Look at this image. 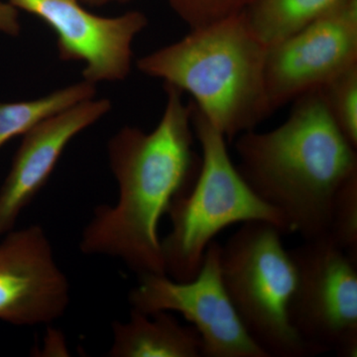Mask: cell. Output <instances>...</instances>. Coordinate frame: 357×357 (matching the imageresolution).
<instances>
[{
    "label": "cell",
    "instance_id": "cell-1",
    "mask_svg": "<svg viewBox=\"0 0 357 357\" xmlns=\"http://www.w3.org/2000/svg\"><path fill=\"white\" fill-rule=\"evenodd\" d=\"M164 86L166 107L153 130L126 126L109 140L119 199L96 208L79 241L84 255L116 258L139 276L166 275L160 220L191 189L201 165L192 151L191 105L180 89Z\"/></svg>",
    "mask_w": 357,
    "mask_h": 357
},
{
    "label": "cell",
    "instance_id": "cell-2",
    "mask_svg": "<svg viewBox=\"0 0 357 357\" xmlns=\"http://www.w3.org/2000/svg\"><path fill=\"white\" fill-rule=\"evenodd\" d=\"M294 102L278 128L237 136L236 168L253 192L281 215L286 234L309 241L328 234L333 199L357 173V153L319 89Z\"/></svg>",
    "mask_w": 357,
    "mask_h": 357
},
{
    "label": "cell",
    "instance_id": "cell-3",
    "mask_svg": "<svg viewBox=\"0 0 357 357\" xmlns=\"http://www.w3.org/2000/svg\"><path fill=\"white\" fill-rule=\"evenodd\" d=\"M137 61L146 76L163 79L232 140L272 114L265 86L267 47L253 34L243 11L215 21Z\"/></svg>",
    "mask_w": 357,
    "mask_h": 357
},
{
    "label": "cell",
    "instance_id": "cell-4",
    "mask_svg": "<svg viewBox=\"0 0 357 357\" xmlns=\"http://www.w3.org/2000/svg\"><path fill=\"white\" fill-rule=\"evenodd\" d=\"M190 105L192 130L202 148L201 165L191 189L171 204L167 215L172 229L161 239L165 273L182 282L198 275L206 248L230 225L270 222L287 234L281 215L253 192L237 170L227 138Z\"/></svg>",
    "mask_w": 357,
    "mask_h": 357
},
{
    "label": "cell",
    "instance_id": "cell-5",
    "mask_svg": "<svg viewBox=\"0 0 357 357\" xmlns=\"http://www.w3.org/2000/svg\"><path fill=\"white\" fill-rule=\"evenodd\" d=\"M282 236L273 223H243L220 246L223 285L246 332L268 357L309 356L289 318L297 274Z\"/></svg>",
    "mask_w": 357,
    "mask_h": 357
},
{
    "label": "cell",
    "instance_id": "cell-6",
    "mask_svg": "<svg viewBox=\"0 0 357 357\" xmlns=\"http://www.w3.org/2000/svg\"><path fill=\"white\" fill-rule=\"evenodd\" d=\"M289 251L297 274L289 318L309 356L356 357V260L328 236Z\"/></svg>",
    "mask_w": 357,
    "mask_h": 357
},
{
    "label": "cell",
    "instance_id": "cell-7",
    "mask_svg": "<svg viewBox=\"0 0 357 357\" xmlns=\"http://www.w3.org/2000/svg\"><path fill=\"white\" fill-rule=\"evenodd\" d=\"M220 246L211 241L192 280L140 275L129 293V304L146 314L162 311L182 314L201 337L203 357H268L246 332L223 285Z\"/></svg>",
    "mask_w": 357,
    "mask_h": 357
},
{
    "label": "cell",
    "instance_id": "cell-8",
    "mask_svg": "<svg viewBox=\"0 0 357 357\" xmlns=\"http://www.w3.org/2000/svg\"><path fill=\"white\" fill-rule=\"evenodd\" d=\"M357 65V0H344L325 15L268 47L264 77L272 112L318 91Z\"/></svg>",
    "mask_w": 357,
    "mask_h": 357
},
{
    "label": "cell",
    "instance_id": "cell-9",
    "mask_svg": "<svg viewBox=\"0 0 357 357\" xmlns=\"http://www.w3.org/2000/svg\"><path fill=\"white\" fill-rule=\"evenodd\" d=\"M44 21L57 37L59 58L84 62V81L121 82L130 74L132 43L148 25L139 11L117 17L89 13L79 0H8Z\"/></svg>",
    "mask_w": 357,
    "mask_h": 357
},
{
    "label": "cell",
    "instance_id": "cell-10",
    "mask_svg": "<svg viewBox=\"0 0 357 357\" xmlns=\"http://www.w3.org/2000/svg\"><path fill=\"white\" fill-rule=\"evenodd\" d=\"M70 292L43 227L10 230L0 243V319L16 326L53 323L67 311Z\"/></svg>",
    "mask_w": 357,
    "mask_h": 357
},
{
    "label": "cell",
    "instance_id": "cell-11",
    "mask_svg": "<svg viewBox=\"0 0 357 357\" xmlns=\"http://www.w3.org/2000/svg\"><path fill=\"white\" fill-rule=\"evenodd\" d=\"M112 109L107 98L84 100L44 119L24 134L0 190V234L13 230L48 182L68 144Z\"/></svg>",
    "mask_w": 357,
    "mask_h": 357
},
{
    "label": "cell",
    "instance_id": "cell-12",
    "mask_svg": "<svg viewBox=\"0 0 357 357\" xmlns=\"http://www.w3.org/2000/svg\"><path fill=\"white\" fill-rule=\"evenodd\" d=\"M110 357H202L201 337L192 326H183L171 312L146 314L131 309L126 321L112 325Z\"/></svg>",
    "mask_w": 357,
    "mask_h": 357
},
{
    "label": "cell",
    "instance_id": "cell-13",
    "mask_svg": "<svg viewBox=\"0 0 357 357\" xmlns=\"http://www.w3.org/2000/svg\"><path fill=\"white\" fill-rule=\"evenodd\" d=\"M342 1L252 0L243 14L251 31L268 48L311 24Z\"/></svg>",
    "mask_w": 357,
    "mask_h": 357
},
{
    "label": "cell",
    "instance_id": "cell-14",
    "mask_svg": "<svg viewBox=\"0 0 357 357\" xmlns=\"http://www.w3.org/2000/svg\"><path fill=\"white\" fill-rule=\"evenodd\" d=\"M96 96V84L84 81L25 102L0 103V147L24 135L39 122Z\"/></svg>",
    "mask_w": 357,
    "mask_h": 357
},
{
    "label": "cell",
    "instance_id": "cell-15",
    "mask_svg": "<svg viewBox=\"0 0 357 357\" xmlns=\"http://www.w3.org/2000/svg\"><path fill=\"white\" fill-rule=\"evenodd\" d=\"M319 91L338 128L357 148V65L338 75Z\"/></svg>",
    "mask_w": 357,
    "mask_h": 357
},
{
    "label": "cell",
    "instance_id": "cell-16",
    "mask_svg": "<svg viewBox=\"0 0 357 357\" xmlns=\"http://www.w3.org/2000/svg\"><path fill=\"white\" fill-rule=\"evenodd\" d=\"M326 236L357 261V173L335 194Z\"/></svg>",
    "mask_w": 357,
    "mask_h": 357
},
{
    "label": "cell",
    "instance_id": "cell-17",
    "mask_svg": "<svg viewBox=\"0 0 357 357\" xmlns=\"http://www.w3.org/2000/svg\"><path fill=\"white\" fill-rule=\"evenodd\" d=\"M252 0H168L190 29L203 27L243 11Z\"/></svg>",
    "mask_w": 357,
    "mask_h": 357
},
{
    "label": "cell",
    "instance_id": "cell-18",
    "mask_svg": "<svg viewBox=\"0 0 357 357\" xmlns=\"http://www.w3.org/2000/svg\"><path fill=\"white\" fill-rule=\"evenodd\" d=\"M21 31L18 9L9 2L0 0V32L9 36H18Z\"/></svg>",
    "mask_w": 357,
    "mask_h": 357
},
{
    "label": "cell",
    "instance_id": "cell-19",
    "mask_svg": "<svg viewBox=\"0 0 357 357\" xmlns=\"http://www.w3.org/2000/svg\"><path fill=\"white\" fill-rule=\"evenodd\" d=\"M84 6L98 7L109 4L110 2H126L128 0H79Z\"/></svg>",
    "mask_w": 357,
    "mask_h": 357
}]
</instances>
